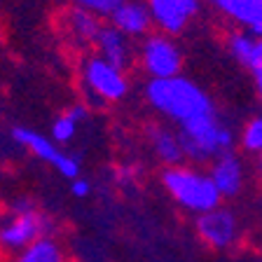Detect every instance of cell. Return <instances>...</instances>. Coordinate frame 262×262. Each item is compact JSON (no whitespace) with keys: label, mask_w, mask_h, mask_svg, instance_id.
Segmentation results:
<instances>
[{"label":"cell","mask_w":262,"mask_h":262,"mask_svg":"<svg viewBox=\"0 0 262 262\" xmlns=\"http://www.w3.org/2000/svg\"><path fill=\"white\" fill-rule=\"evenodd\" d=\"M145 98L155 113H159L169 122H176L178 126L215 113L213 98L206 94V89H202L185 75L150 80L145 84Z\"/></svg>","instance_id":"1"},{"label":"cell","mask_w":262,"mask_h":262,"mask_svg":"<svg viewBox=\"0 0 262 262\" xmlns=\"http://www.w3.org/2000/svg\"><path fill=\"white\" fill-rule=\"evenodd\" d=\"M162 185L178 206H183L194 215L206 213L223 204L211 176L199 169L196 164L183 162L176 166H166L162 173Z\"/></svg>","instance_id":"2"},{"label":"cell","mask_w":262,"mask_h":262,"mask_svg":"<svg viewBox=\"0 0 262 262\" xmlns=\"http://www.w3.org/2000/svg\"><path fill=\"white\" fill-rule=\"evenodd\" d=\"M178 138L180 147H183V157L190 159L196 166L213 162L223 152H229L232 143H234V134L229 131L227 124L220 122L215 113L196 117V120L178 126Z\"/></svg>","instance_id":"3"},{"label":"cell","mask_w":262,"mask_h":262,"mask_svg":"<svg viewBox=\"0 0 262 262\" xmlns=\"http://www.w3.org/2000/svg\"><path fill=\"white\" fill-rule=\"evenodd\" d=\"M138 59H141L145 75H150V80L180 75V68H183V52L164 33H152V35L147 33L141 42Z\"/></svg>","instance_id":"4"},{"label":"cell","mask_w":262,"mask_h":262,"mask_svg":"<svg viewBox=\"0 0 262 262\" xmlns=\"http://www.w3.org/2000/svg\"><path fill=\"white\" fill-rule=\"evenodd\" d=\"M82 82L89 89V94L108 103L122 101L129 94V77L124 68H117L96 54L82 63Z\"/></svg>","instance_id":"5"},{"label":"cell","mask_w":262,"mask_h":262,"mask_svg":"<svg viewBox=\"0 0 262 262\" xmlns=\"http://www.w3.org/2000/svg\"><path fill=\"white\" fill-rule=\"evenodd\" d=\"M54 232V223L47 213L33 208L28 213H16L0 227V251L19 253L40 236H49Z\"/></svg>","instance_id":"6"},{"label":"cell","mask_w":262,"mask_h":262,"mask_svg":"<svg viewBox=\"0 0 262 262\" xmlns=\"http://www.w3.org/2000/svg\"><path fill=\"white\" fill-rule=\"evenodd\" d=\"M10 134H12V138H14V143L26 147L28 152H33L38 159L52 164L63 178L73 180L80 176V162H77L73 155L63 152L52 138L42 136L40 131H33V129H28V126H14Z\"/></svg>","instance_id":"7"},{"label":"cell","mask_w":262,"mask_h":262,"mask_svg":"<svg viewBox=\"0 0 262 262\" xmlns=\"http://www.w3.org/2000/svg\"><path fill=\"white\" fill-rule=\"evenodd\" d=\"M196 236L204 241L211 248H229V246L236 241L239 236V220L229 208L225 206H215L206 213H199L196 215Z\"/></svg>","instance_id":"8"},{"label":"cell","mask_w":262,"mask_h":262,"mask_svg":"<svg viewBox=\"0 0 262 262\" xmlns=\"http://www.w3.org/2000/svg\"><path fill=\"white\" fill-rule=\"evenodd\" d=\"M152 24L164 35H178L199 14V0H145Z\"/></svg>","instance_id":"9"},{"label":"cell","mask_w":262,"mask_h":262,"mask_svg":"<svg viewBox=\"0 0 262 262\" xmlns=\"http://www.w3.org/2000/svg\"><path fill=\"white\" fill-rule=\"evenodd\" d=\"M208 164H211V166H208L206 173L211 176L220 199H232V196H236L244 190V178H246L244 162H241L232 150L218 155V157Z\"/></svg>","instance_id":"10"},{"label":"cell","mask_w":262,"mask_h":262,"mask_svg":"<svg viewBox=\"0 0 262 262\" xmlns=\"http://www.w3.org/2000/svg\"><path fill=\"white\" fill-rule=\"evenodd\" d=\"M108 19H110V26L117 28L129 40L145 38L150 33V26H152V19H150V12H147L145 3H138V0H124Z\"/></svg>","instance_id":"11"},{"label":"cell","mask_w":262,"mask_h":262,"mask_svg":"<svg viewBox=\"0 0 262 262\" xmlns=\"http://www.w3.org/2000/svg\"><path fill=\"white\" fill-rule=\"evenodd\" d=\"M211 5L244 31L257 33L262 28V0H211Z\"/></svg>","instance_id":"12"},{"label":"cell","mask_w":262,"mask_h":262,"mask_svg":"<svg viewBox=\"0 0 262 262\" xmlns=\"http://www.w3.org/2000/svg\"><path fill=\"white\" fill-rule=\"evenodd\" d=\"M94 45H96V56L105 59L108 63L117 66V68H126L131 63V42L117 28L101 26Z\"/></svg>","instance_id":"13"},{"label":"cell","mask_w":262,"mask_h":262,"mask_svg":"<svg viewBox=\"0 0 262 262\" xmlns=\"http://www.w3.org/2000/svg\"><path fill=\"white\" fill-rule=\"evenodd\" d=\"M147 141H150V147L155 150L157 159L164 164V166H176V164H183L185 157H183V147H180V138L178 131H173L166 124H152L147 129Z\"/></svg>","instance_id":"14"},{"label":"cell","mask_w":262,"mask_h":262,"mask_svg":"<svg viewBox=\"0 0 262 262\" xmlns=\"http://www.w3.org/2000/svg\"><path fill=\"white\" fill-rule=\"evenodd\" d=\"M12 262H71V257H68V251L63 248V244L49 234L40 236L33 244H28L26 248H21L19 253H14Z\"/></svg>","instance_id":"15"},{"label":"cell","mask_w":262,"mask_h":262,"mask_svg":"<svg viewBox=\"0 0 262 262\" xmlns=\"http://www.w3.org/2000/svg\"><path fill=\"white\" fill-rule=\"evenodd\" d=\"M101 19L94 16L92 12H84L80 7H73L68 14H66V28L71 33V38H75L82 45H94L98 31H101Z\"/></svg>","instance_id":"16"},{"label":"cell","mask_w":262,"mask_h":262,"mask_svg":"<svg viewBox=\"0 0 262 262\" xmlns=\"http://www.w3.org/2000/svg\"><path fill=\"white\" fill-rule=\"evenodd\" d=\"M84 115H87V110L82 105H73L68 113L59 115L54 120V124H52V141L59 143V145L71 143L77 134V122L84 120Z\"/></svg>","instance_id":"17"},{"label":"cell","mask_w":262,"mask_h":262,"mask_svg":"<svg viewBox=\"0 0 262 262\" xmlns=\"http://www.w3.org/2000/svg\"><path fill=\"white\" fill-rule=\"evenodd\" d=\"M227 47H229V54L234 56L236 63H241L246 68V66L251 63L253 54H255L257 35L255 33H248V31H236L229 35Z\"/></svg>","instance_id":"18"},{"label":"cell","mask_w":262,"mask_h":262,"mask_svg":"<svg viewBox=\"0 0 262 262\" xmlns=\"http://www.w3.org/2000/svg\"><path fill=\"white\" fill-rule=\"evenodd\" d=\"M241 147L248 152L262 155V115L246 122L244 131H241Z\"/></svg>","instance_id":"19"},{"label":"cell","mask_w":262,"mask_h":262,"mask_svg":"<svg viewBox=\"0 0 262 262\" xmlns=\"http://www.w3.org/2000/svg\"><path fill=\"white\" fill-rule=\"evenodd\" d=\"M73 7H80L84 12H92L94 16H110L124 0H71Z\"/></svg>","instance_id":"20"},{"label":"cell","mask_w":262,"mask_h":262,"mask_svg":"<svg viewBox=\"0 0 262 262\" xmlns=\"http://www.w3.org/2000/svg\"><path fill=\"white\" fill-rule=\"evenodd\" d=\"M246 71H251L253 75V84H255V92L262 101V38H257V47H255V54H253L251 63L246 66Z\"/></svg>","instance_id":"21"},{"label":"cell","mask_w":262,"mask_h":262,"mask_svg":"<svg viewBox=\"0 0 262 262\" xmlns=\"http://www.w3.org/2000/svg\"><path fill=\"white\" fill-rule=\"evenodd\" d=\"M71 192L75 196H80V199H84V196H89V192H92V185H89V180L84 178H73V185H71Z\"/></svg>","instance_id":"22"},{"label":"cell","mask_w":262,"mask_h":262,"mask_svg":"<svg viewBox=\"0 0 262 262\" xmlns=\"http://www.w3.org/2000/svg\"><path fill=\"white\" fill-rule=\"evenodd\" d=\"M35 208V202L33 199H28V196H19L14 204H12V215H16V213H28Z\"/></svg>","instance_id":"23"},{"label":"cell","mask_w":262,"mask_h":262,"mask_svg":"<svg viewBox=\"0 0 262 262\" xmlns=\"http://www.w3.org/2000/svg\"><path fill=\"white\" fill-rule=\"evenodd\" d=\"M257 166H260L257 171H260V180H262V155H260V164H257Z\"/></svg>","instance_id":"24"},{"label":"cell","mask_w":262,"mask_h":262,"mask_svg":"<svg viewBox=\"0 0 262 262\" xmlns=\"http://www.w3.org/2000/svg\"><path fill=\"white\" fill-rule=\"evenodd\" d=\"M255 35H257V38H262V28H257V33H255Z\"/></svg>","instance_id":"25"}]
</instances>
